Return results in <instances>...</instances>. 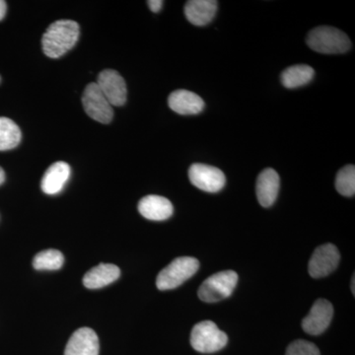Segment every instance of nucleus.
Segmentation results:
<instances>
[{"mask_svg": "<svg viewBox=\"0 0 355 355\" xmlns=\"http://www.w3.org/2000/svg\"><path fill=\"white\" fill-rule=\"evenodd\" d=\"M333 316L334 307L330 301L318 299L309 314L303 319L302 329L309 335H321L330 326Z\"/></svg>", "mask_w": 355, "mask_h": 355, "instance_id": "nucleus-10", "label": "nucleus"}, {"mask_svg": "<svg viewBox=\"0 0 355 355\" xmlns=\"http://www.w3.org/2000/svg\"><path fill=\"white\" fill-rule=\"evenodd\" d=\"M7 11V4L4 0H0V21L6 17V14Z\"/></svg>", "mask_w": 355, "mask_h": 355, "instance_id": "nucleus-24", "label": "nucleus"}, {"mask_svg": "<svg viewBox=\"0 0 355 355\" xmlns=\"http://www.w3.org/2000/svg\"><path fill=\"white\" fill-rule=\"evenodd\" d=\"M307 44L313 51L324 55L347 53L352 46L347 34L329 26L313 29L308 34Z\"/></svg>", "mask_w": 355, "mask_h": 355, "instance_id": "nucleus-2", "label": "nucleus"}, {"mask_svg": "<svg viewBox=\"0 0 355 355\" xmlns=\"http://www.w3.org/2000/svg\"><path fill=\"white\" fill-rule=\"evenodd\" d=\"M96 83L112 106L121 107L127 102V84L116 70H103Z\"/></svg>", "mask_w": 355, "mask_h": 355, "instance_id": "nucleus-7", "label": "nucleus"}, {"mask_svg": "<svg viewBox=\"0 0 355 355\" xmlns=\"http://www.w3.org/2000/svg\"><path fill=\"white\" fill-rule=\"evenodd\" d=\"M163 3L164 2L162 0H149V1H147L150 10L155 13L159 12L162 9Z\"/></svg>", "mask_w": 355, "mask_h": 355, "instance_id": "nucleus-23", "label": "nucleus"}, {"mask_svg": "<svg viewBox=\"0 0 355 355\" xmlns=\"http://www.w3.org/2000/svg\"><path fill=\"white\" fill-rule=\"evenodd\" d=\"M83 104L86 114L98 123H109L113 120V106L98 87L97 83H89L86 86Z\"/></svg>", "mask_w": 355, "mask_h": 355, "instance_id": "nucleus-6", "label": "nucleus"}, {"mask_svg": "<svg viewBox=\"0 0 355 355\" xmlns=\"http://www.w3.org/2000/svg\"><path fill=\"white\" fill-rule=\"evenodd\" d=\"M280 180L279 174L272 168L263 170L257 180V198L261 207H270L279 196Z\"/></svg>", "mask_w": 355, "mask_h": 355, "instance_id": "nucleus-12", "label": "nucleus"}, {"mask_svg": "<svg viewBox=\"0 0 355 355\" xmlns=\"http://www.w3.org/2000/svg\"><path fill=\"white\" fill-rule=\"evenodd\" d=\"M227 335L219 330L212 321H202L193 327L191 333L193 349L202 354H214L227 345Z\"/></svg>", "mask_w": 355, "mask_h": 355, "instance_id": "nucleus-4", "label": "nucleus"}, {"mask_svg": "<svg viewBox=\"0 0 355 355\" xmlns=\"http://www.w3.org/2000/svg\"><path fill=\"white\" fill-rule=\"evenodd\" d=\"M237 282L238 275L233 270L214 273L200 286L198 297L203 302H218L233 293Z\"/></svg>", "mask_w": 355, "mask_h": 355, "instance_id": "nucleus-5", "label": "nucleus"}, {"mask_svg": "<svg viewBox=\"0 0 355 355\" xmlns=\"http://www.w3.org/2000/svg\"><path fill=\"white\" fill-rule=\"evenodd\" d=\"M354 284H355V280H354V277H352V293L354 294Z\"/></svg>", "mask_w": 355, "mask_h": 355, "instance_id": "nucleus-26", "label": "nucleus"}, {"mask_svg": "<svg viewBox=\"0 0 355 355\" xmlns=\"http://www.w3.org/2000/svg\"><path fill=\"white\" fill-rule=\"evenodd\" d=\"M0 81H1V77H0Z\"/></svg>", "mask_w": 355, "mask_h": 355, "instance_id": "nucleus-27", "label": "nucleus"}, {"mask_svg": "<svg viewBox=\"0 0 355 355\" xmlns=\"http://www.w3.org/2000/svg\"><path fill=\"white\" fill-rule=\"evenodd\" d=\"M218 3L214 0H190L184 6V15L191 24H209L217 12Z\"/></svg>", "mask_w": 355, "mask_h": 355, "instance_id": "nucleus-16", "label": "nucleus"}, {"mask_svg": "<svg viewBox=\"0 0 355 355\" xmlns=\"http://www.w3.org/2000/svg\"><path fill=\"white\" fill-rule=\"evenodd\" d=\"M99 338L90 328H80L70 336L64 355H98Z\"/></svg>", "mask_w": 355, "mask_h": 355, "instance_id": "nucleus-11", "label": "nucleus"}, {"mask_svg": "<svg viewBox=\"0 0 355 355\" xmlns=\"http://www.w3.org/2000/svg\"><path fill=\"white\" fill-rule=\"evenodd\" d=\"M69 165L67 163L58 161L53 163L44 173L41 182L42 191L46 195H57L64 188L70 177Z\"/></svg>", "mask_w": 355, "mask_h": 355, "instance_id": "nucleus-14", "label": "nucleus"}, {"mask_svg": "<svg viewBox=\"0 0 355 355\" xmlns=\"http://www.w3.org/2000/svg\"><path fill=\"white\" fill-rule=\"evenodd\" d=\"M6 181V173H4L3 169L0 167V186L4 183Z\"/></svg>", "mask_w": 355, "mask_h": 355, "instance_id": "nucleus-25", "label": "nucleus"}, {"mask_svg": "<svg viewBox=\"0 0 355 355\" xmlns=\"http://www.w3.org/2000/svg\"><path fill=\"white\" fill-rule=\"evenodd\" d=\"M79 35L80 29L76 21H55L49 26L42 38L44 55L51 58H62L76 46Z\"/></svg>", "mask_w": 355, "mask_h": 355, "instance_id": "nucleus-1", "label": "nucleus"}, {"mask_svg": "<svg viewBox=\"0 0 355 355\" xmlns=\"http://www.w3.org/2000/svg\"><path fill=\"white\" fill-rule=\"evenodd\" d=\"M315 71L313 67L306 64L293 65L282 72V83L288 89L298 88L312 80Z\"/></svg>", "mask_w": 355, "mask_h": 355, "instance_id": "nucleus-18", "label": "nucleus"}, {"mask_svg": "<svg viewBox=\"0 0 355 355\" xmlns=\"http://www.w3.org/2000/svg\"><path fill=\"white\" fill-rule=\"evenodd\" d=\"M139 211L149 220L162 221L172 216L174 207L168 198L150 195L140 200Z\"/></svg>", "mask_w": 355, "mask_h": 355, "instance_id": "nucleus-13", "label": "nucleus"}, {"mask_svg": "<svg viewBox=\"0 0 355 355\" xmlns=\"http://www.w3.org/2000/svg\"><path fill=\"white\" fill-rule=\"evenodd\" d=\"M200 268V261L193 257H180L175 259L159 272L156 286L160 291H170L191 279Z\"/></svg>", "mask_w": 355, "mask_h": 355, "instance_id": "nucleus-3", "label": "nucleus"}, {"mask_svg": "<svg viewBox=\"0 0 355 355\" xmlns=\"http://www.w3.org/2000/svg\"><path fill=\"white\" fill-rule=\"evenodd\" d=\"M340 254L338 248L333 244H324L318 247L309 261V275L314 279H320L330 275L338 268Z\"/></svg>", "mask_w": 355, "mask_h": 355, "instance_id": "nucleus-9", "label": "nucleus"}, {"mask_svg": "<svg viewBox=\"0 0 355 355\" xmlns=\"http://www.w3.org/2000/svg\"><path fill=\"white\" fill-rule=\"evenodd\" d=\"M170 109L179 114H198L205 109L200 96L188 90H176L168 98Z\"/></svg>", "mask_w": 355, "mask_h": 355, "instance_id": "nucleus-15", "label": "nucleus"}, {"mask_svg": "<svg viewBox=\"0 0 355 355\" xmlns=\"http://www.w3.org/2000/svg\"><path fill=\"white\" fill-rule=\"evenodd\" d=\"M191 183L207 193H217L224 188L226 178L218 168L205 164H193L189 170Z\"/></svg>", "mask_w": 355, "mask_h": 355, "instance_id": "nucleus-8", "label": "nucleus"}, {"mask_svg": "<svg viewBox=\"0 0 355 355\" xmlns=\"http://www.w3.org/2000/svg\"><path fill=\"white\" fill-rule=\"evenodd\" d=\"M21 139L22 133L16 123L10 119L0 116V151L15 148Z\"/></svg>", "mask_w": 355, "mask_h": 355, "instance_id": "nucleus-19", "label": "nucleus"}, {"mask_svg": "<svg viewBox=\"0 0 355 355\" xmlns=\"http://www.w3.org/2000/svg\"><path fill=\"white\" fill-rule=\"evenodd\" d=\"M121 270L113 263H100L85 273L84 286L89 289H98L113 284L120 277Z\"/></svg>", "mask_w": 355, "mask_h": 355, "instance_id": "nucleus-17", "label": "nucleus"}, {"mask_svg": "<svg viewBox=\"0 0 355 355\" xmlns=\"http://www.w3.org/2000/svg\"><path fill=\"white\" fill-rule=\"evenodd\" d=\"M286 355H321V354L314 343L298 340L288 345Z\"/></svg>", "mask_w": 355, "mask_h": 355, "instance_id": "nucleus-22", "label": "nucleus"}, {"mask_svg": "<svg viewBox=\"0 0 355 355\" xmlns=\"http://www.w3.org/2000/svg\"><path fill=\"white\" fill-rule=\"evenodd\" d=\"M336 191L343 197H354L355 193V167L347 165L340 170L336 179Z\"/></svg>", "mask_w": 355, "mask_h": 355, "instance_id": "nucleus-21", "label": "nucleus"}, {"mask_svg": "<svg viewBox=\"0 0 355 355\" xmlns=\"http://www.w3.org/2000/svg\"><path fill=\"white\" fill-rule=\"evenodd\" d=\"M64 263V254L58 250H44L35 256L33 266L38 270H60Z\"/></svg>", "mask_w": 355, "mask_h": 355, "instance_id": "nucleus-20", "label": "nucleus"}]
</instances>
